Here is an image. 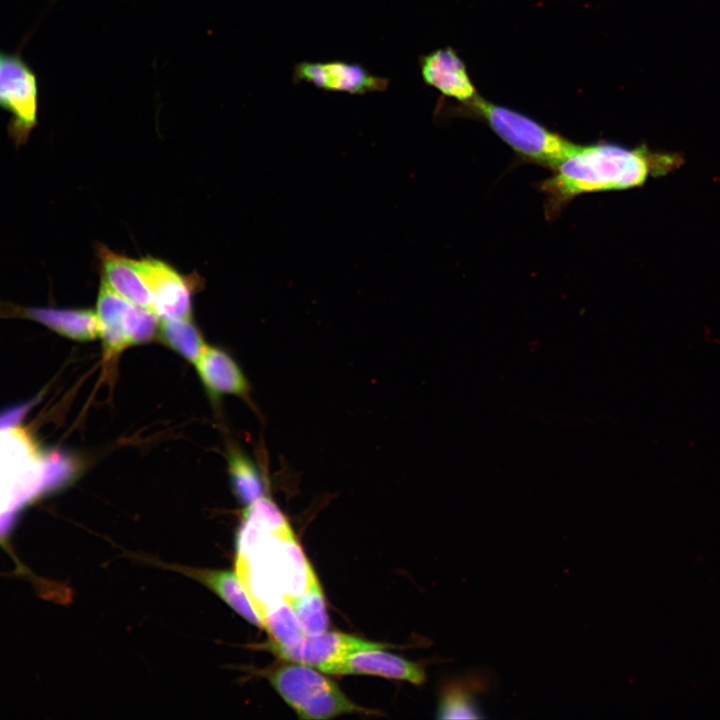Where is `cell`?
I'll return each instance as SVG.
<instances>
[{"label": "cell", "instance_id": "6da1fadb", "mask_svg": "<svg viewBox=\"0 0 720 720\" xmlns=\"http://www.w3.org/2000/svg\"><path fill=\"white\" fill-rule=\"evenodd\" d=\"M681 153L655 152L646 146L627 148L613 143L579 145L574 153L540 183L546 196L547 216H554L575 197L594 192L642 186L650 177L679 169Z\"/></svg>", "mask_w": 720, "mask_h": 720}, {"label": "cell", "instance_id": "7a4b0ae2", "mask_svg": "<svg viewBox=\"0 0 720 720\" xmlns=\"http://www.w3.org/2000/svg\"><path fill=\"white\" fill-rule=\"evenodd\" d=\"M455 112L483 121L522 159L554 169L579 145L549 130L534 119L477 96Z\"/></svg>", "mask_w": 720, "mask_h": 720}, {"label": "cell", "instance_id": "3957f363", "mask_svg": "<svg viewBox=\"0 0 720 720\" xmlns=\"http://www.w3.org/2000/svg\"><path fill=\"white\" fill-rule=\"evenodd\" d=\"M269 680L302 719H328L345 713L367 712L311 666L296 662L286 664L270 673Z\"/></svg>", "mask_w": 720, "mask_h": 720}, {"label": "cell", "instance_id": "277c9868", "mask_svg": "<svg viewBox=\"0 0 720 720\" xmlns=\"http://www.w3.org/2000/svg\"><path fill=\"white\" fill-rule=\"evenodd\" d=\"M38 88L37 76L22 56L0 51V107L11 114L9 133L18 144L37 123Z\"/></svg>", "mask_w": 720, "mask_h": 720}, {"label": "cell", "instance_id": "5b68a950", "mask_svg": "<svg viewBox=\"0 0 720 720\" xmlns=\"http://www.w3.org/2000/svg\"><path fill=\"white\" fill-rule=\"evenodd\" d=\"M293 82H306L327 92L365 95L385 91L389 79L372 74L362 64L343 60L301 61L294 66Z\"/></svg>", "mask_w": 720, "mask_h": 720}, {"label": "cell", "instance_id": "8992f818", "mask_svg": "<svg viewBox=\"0 0 720 720\" xmlns=\"http://www.w3.org/2000/svg\"><path fill=\"white\" fill-rule=\"evenodd\" d=\"M140 273L148 287L153 311L160 320L191 319L192 286L190 280L171 266L154 258L137 260Z\"/></svg>", "mask_w": 720, "mask_h": 720}, {"label": "cell", "instance_id": "52a82bcc", "mask_svg": "<svg viewBox=\"0 0 720 720\" xmlns=\"http://www.w3.org/2000/svg\"><path fill=\"white\" fill-rule=\"evenodd\" d=\"M95 312L106 358H111L127 347L135 345L140 323V307L114 292L103 279Z\"/></svg>", "mask_w": 720, "mask_h": 720}, {"label": "cell", "instance_id": "ba28073f", "mask_svg": "<svg viewBox=\"0 0 720 720\" xmlns=\"http://www.w3.org/2000/svg\"><path fill=\"white\" fill-rule=\"evenodd\" d=\"M384 647L383 644L351 635L325 631L318 635H305L298 644L287 648H277L273 651L285 660L315 667L325 672L332 665L355 653Z\"/></svg>", "mask_w": 720, "mask_h": 720}, {"label": "cell", "instance_id": "9c48e42d", "mask_svg": "<svg viewBox=\"0 0 720 720\" xmlns=\"http://www.w3.org/2000/svg\"><path fill=\"white\" fill-rule=\"evenodd\" d=\"M423 82L441 96L467 104L477 96L465 62L451 46L438 48L418 58Z\"/></svg>", "mask_w": 720, "mask_h": 720}, {"label": "cell", "instance_id": "30bf717a", "mask_svg": "<svg viewBox=\"0 0 720 720\" xmlns=\"http://www.w3.org/2000/svg\"><path fill=\"white\" fill-rule=\"evenodd\" d=\"M325 673L336 675H376L421 684L422 668L406 659L378 650L355 653L329 667Z\"/></svg>", "mask_w": 720, "mask_h": 720}, {"label": "cell", "instance_id": "8fae6325", "mask_svg": "<svg viewBox=\"0 0 720 720\" xmlns=\"http://www.w3.org/2000/svg\"><path fill=\"white\" fill-rule=\"evenodd\" d=\"M198 375L211 394L248 393V382L237 363L223 350L206 345L194 363Z\"/></svg>", "mask_w": 720, "mask_h": 720}, {"label": "cell", "instance_id": "7c38bea8", "mask_svg": "<svg viewBox=\"0 0 720 720\" xmlns=\"http://www.w3.org/2000/svg\"><path fill=\"white\" fill-rule=\"evenodd\" d=\"M103 280L127 301L153 310L151 293L140 273L137 260L101 250Z\"/></svg>", "mask_w": 720, "mask_h": 720}, {"label": "cell", "instance_id": "4fadbf2b", "mask_svg": "<svg viewBox=\"0 0 720 720\" xmlns=\"http://www.w3.org/2000/svg\"><path fill=\"white\" fill-rule=\"evenodd\" d=\"M24 314L59 334L78 341L99 337L96 312L89 309L29 308Z\"/></svg>", "mask_w": 720, "mask_h": 720}, {"label": "cell", "instance_id": "5bb4252c", "mask_svg": "<svg viewBox=\"0 0 720 720\" xmlns=\"http://www.w3.org/2000/svg\"><path fill=\"white\" fill-rule=\"evenodd\" d=\"M186 573L205 584L245 620L263 627L236 573L209 569H189Z\"/></svg>", "mask_w": 720, "mask_h": 720}, {"label": "cell", "instance_id": "9a60e30c", "mask_svg": "<svg viewBox=\"0 0 720 720\" xmlns=\"http://www.w3.org/2000/svg\"><path fill=\"white\" fill-rule=\"evenodd\" d=\"M296 617L306 635H318L326 631L329 625L325 599L317 578L301 594L284 599Z\"/></svg>", "mask_w": 720, "mask_h": 720}, {"label": "cell", "instance_id": "2e32d148", "mask_svg": "<svg viewBox=\"0 0 720 720\" xmlns=\"http://www.w3.org/2000/svg\"><path fill=\"white\" fill-rule=\"evenodd\" d=\"M159 338L189 362L195 363L206 344L191 319L160 320Z\"/></svg>", "mask_w": 720, "mask_h": 720}, {"label": "cell", "instance_id": "e0dca14e", "mask_svg": "<svg viewBox=\"0 0 720 720\" xmlns=\"http://www.w3.org/2000/svg\"><path fill=\"white\" fill-rule=\"evenodd\" d=\"M261 621L270 636L273 650L294 646L306 635L295 613L284 601L269 608Z\"/></svg>", "mask_w": 720, "mask_h": 720}, {"label": "cell", "instance_id": "ac0fdd59", "mask_svg": "<svg viewBox=\"0 0 720 720\" xmlns=\"http://www.w3.org/2000/svg\"><path fill=\"white\" fill-rule=\"evenodd\" d=\"M228 470L234 494L238 500L249 505L264 495V482L256 465L245 455L232 452Z\"/></svg>", "mask_w": 720, "mask_h": 720}, {"label": "cell", "instance_id": "d6986e66", "mask_svg": "<svg viewBox=\"0 0 720 720\" xmlns=\"http://www.w3.org/2000/svg\"><path fill=\"white\" fill-rule=\"evenodd\" d=\"M481 717V711L472 696L462 689L447 691L439 705L438 718L441 719Z\"/></svg>", "mask_w": 720, "mask_h": 720}]
</instances>
